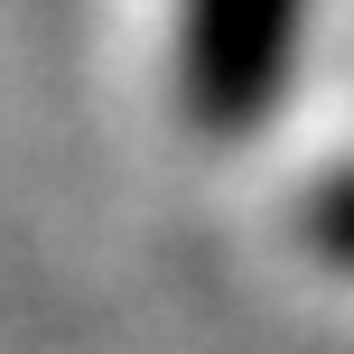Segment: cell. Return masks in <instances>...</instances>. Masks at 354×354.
I'll use <instances>...</instances> for the list:
<instances>
[{
    "instance_id": "obj_1",
    "label": "cell",
    "mask_w": 354,
    "mask_h": 354,
    "mask_svg": "<svg viewBox=\"0 0 354 354\" xmlns=\"http://www.w3.org/2000/svg\"><path fill=\"white\" fill-rule=\"evenodd\" d=\"M308 47V0H177V112L205 140L280 122Z\"/></svg>"
},
{
    "instance_id": "obj_2",
    "label": "cell",
    "mask_w": 354,
    "mask_h": 354,
    "mask_svg": "<svg viewBox=\"0 0 354 354\" xmlns=\"http://www.w3.org/2000/svg\"><path fill=\"white\" fill-rule=\"evenodd\" d=\"M299 243L317 252V261H336V270H354V168H336V177H317V187L299 196Z\"/></svg>"
}]
</instances>
